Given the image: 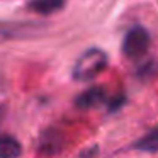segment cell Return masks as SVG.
Here are the masks:
<instances>
[{
    "label": "cell",
    "instance_id": "1",
    "mask_svg": "<svg viewBox=\"0 0 158 158\" xmlns=\"http://www.w3.org/2000/svg\"><path fill=\"white\" fill-rule=\"evenodd\" d=\"M107 55L99 48H90L77 60L73 66V78L78 82H90L106 70Z\"/></svg>",
    "mask_w": 158,
    "mask_h": 158
},
{
    "label": "cell",
    "instance_id": "2",
    "mask_svg": "<svg viewBox=\"0 0 158 158\" xmlns=\"http://www.w3.org/2000/svg\"><path fill=\"white\" fill-rule=\"evenodd\" d=\"M150 32L146 31L144 27H136L129 29L123 41V53L126 55V58L129 60H136V58H141L144 53L148 51L150 48Z\"/></svg>",
    "mask_w": 158,
    "mask_h": 158
},
{
    "label": "cell",
    "instance_id": "3",
    "mask_svg": "<svg viewBox=\"0 0 158 158\" xmlns=\"http://www.w3.org/2000/svg\"><path fill=\"white\" fill-rule=\"evenodd\" d=\"M104 100H106V92H104V89L94 87V89H89L87 92L80 94V95L77 97L75 104L80 109H92V107L102 104Z\"/></svg>",
    "mask_w": 158,
    "mask_h": 158
},
{
    "label": "cell",
    "instance_id": "4",
    "mask_svg": "<svg viewBox=\"0 0 158 158\" xmlns=\"http://www.w3.org/2000/svg\"><path fill=\"white\" fill-rule=\"evenodd\" d=\"M65 7V0H31L27 9L39 15H49L61 10Z\"/></svg>",
    "mask_w": 158,
    "mask_h": 158
},
{
    "label": "cell",
    "instance_id": "5",
    "mask_svg": "<svg viewBox=\"0 0 158 158\" xmlns=\"http://www.w3.org/2000/svg\"><path fill=\"white\" fill-rule=\"evenodd\" d=\"M22 153V146L15 138L2 136L0 138V158H19Z\"/></svg>",
    "mask_w": 158,
    "mask_h": 158
},
{
    "label": "cell",
    "instance_id": "6",
    "mask_svg": "<svg viewBox=\"0 0 158 158\" xmlns=\"http://www.w3.org/2000/svg\"><path fill=\"white\" fill-rule=\"evenodd\" d=\"M134 148L141 151H148V153H156L158 151V127L151 129L143 138H139L134 143Z\"/></svg>",
    "mask_w": 158,
    "mask_h": 158
},
{
    "label": "cell",
    "instance_id": "7",
    "mask_svg": "<svg viewBox=\"0 0 158 158\" xmlns=\"http://www.w3.org/2000/svg\"><path fill=\"white\" fill-rule=\"evenodd\" d=\"M97 151H99V148H97V146H92V148H89V150H83L77 158H95Z\"/></svg>",
    "mask_w": 158,
    "mask_h": 158
}]
</instances>
